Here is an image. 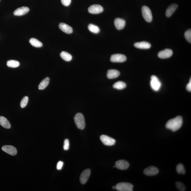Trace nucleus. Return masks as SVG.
<instances>
[{
  "label": "nucleus",
  "mask_w": 191,
  "mask_h": 191,
  "mask_svg": "<svg viewBox=\"0 0 191 191\" xmlns=\"http://www.w3.org/2000/svg\"><path fill=\"white\" fill-rule=\"evenodd\" d=\"M183 124V119L181 116H178L176 118L169 120L166 124V128L173 132L176 131L181 127Z\"/></svg>",
  "instance_id": "obj_1"
},
{
  "label": "nucleus",
  "mask_w": 191,
  "mask_h": 191,
  "mask_svg": "<svg viewBox=\"0 0 191 191\" xmlns=\"http://www.w3.org/2000/svg\"><path fill=\"white\" fill-rule=\"evenodd\" d=\"M74 122L78 128L83 130L85 128V124L84 116L81 113H78L74 117Z\"/></svg>",
  "instance_id": "obj_2"
},
{
  "label": "nucleus",
  "mask_w": 191,
  "mask_h": 191,
  "mask_svg": "<svg viewBox=\"0 0 191 191\" xmlns=\"http://www.w3.org/2000/svg\"><path fill=\"white\" fill-rule=\"evenodd\" d=\"M141 12L145 20L148 22H151L153 19V16L150 9L147 6H143L141 8Z\"/></svg>",
  "instance_id": "obj_3"
},
{
  "label": "nucleus",
  "mask_w": 191,
  "mask_h": 191,
  "mask_svg": "<svg viewBox=\"0 0 191 191\" xmlns=\"http://www.w3.org/2000/svg\"><path fill=\"white\" fill-rule=\"evenodd\" d=\"M116 189L118 191H132L133 185L131 184L125 182L118 183L116 186Z\"/></svg>",
  "instance_id": "obj_4"
},
{
  "label": "nucleus",
  "mask_w": 191,
  "mask_h": 191,
  "mask_svg": "<svg viewBox=\"0 0 191 191\" xmlns=\"http://www.w3.org/2000/svg\"><path fill=\"white\" fill-rule=\"evenodd\" d=\"M150 84L152 89L156 91H158L162 86L160 81L155 75L152 76Z\"/></svg>",
  "instance_id": "obj_5"
},
{
  "label": "nucleus",
  "mask_w": 191,
  "mask_h": 191,
  "mask_svg": "<svg viewBox=\"0 0 191 191\" xmlns=\"http://www.w3.org/2000/svg\"><path fill=\"white\" fill-rule=\"evenodd\" d=\"M100 139L104 144L107 146H113L116 142V141L114 139L105 135L101 136Z\"/></svg>",
  "instance_id": "obj_6"
},
{
  "label": "nucleus",
  "mask_w": 191,
  "mask_h": 191,
  "mask_svg": "<svg viewBox=\"0 0 191 191\" xmlns=\"http://www.w3.org/2000/svg\"><path fill=\"white\" fill-rule=\"evenodd\" d=\"M110 60L113 62H123L126 61V57L123 54H115L111 56Z\"/></svg>",
  "instance_id": "obj_7"
},
{
  "label": "nucleus",
  "mask_w": 191,
  "mask_h": 191,
  "mask_svg": "<svg viewBox=\"0 0 191 191\" xmlns=\"http://www.w3.org/2000/svg\"><path fill=\"white\" fill-rule=\"evenodd\" d=\"M103 11V8L102 6L98 4H94L91 5L88 8V11L92 14H98L101 13Z\"/></svg>",
  "instance_id": "obj_8"
},
{
  "label": "nucleus",
  "mask_w": 191,
  "mask_h": 191,
  "mask_svg": "<svg viewBox=\"0 0 191 191\" xmlns=\"http://www.w3.org/2000/svg\"><path fill=\"white\" fill-rule=\"evenodd\" d=\"M91 170L90 169H87L84 170L81 173L80 177V183L83 185L85 184L89 178Z\"/></svg>",
  "instance_id": "obj_9"
},
{
  "label": "nucleus",
  "mask_w": 191,
  "mask_h": 191,
  "mask_svg": "<svg viewBox=\"0 0 191 191\" xmlns=\"http://www.w3.org/2000/svg\"><path fill=\"white\" fill-rule=\"evenodd\" d=\"M159 172V169L157 167L151 166L144 169V173L147 176H152L158 174Z\"/></svg>",
  "instance_id": "obj_10"
},
{
  "label": "nucleus",
  "mask_w": 191,
  "mask_h": 191,
  "mask_svg": "<svg viewBox=\"0 0 191 191\" xmlns=\"http://www.w3.org/2000/svg\"><path fill=\"white\" fill-rule=\"evenodd\" d=\"M173 51L170 49H167L161 51L158 53V56L159 58L164 59L169 58L172 56Z\"/></svg>",
  "instance_id": "obj_11"
},
{
  "label": "nucleus",
  "mask_w": 191,
  "mask_h": 191,
  "mask_svg": "<svg viewBox=\"0 0 191 191\" xmlns=\"http://www.w3.org/2000/svg\"><path fill=\"white\" fill-rule=\"evenodd\" d=\"M129 164L125 160H119L115 164L116 167L117 169L121 170L126 169L129 167Z\"/></svg>",
  "instance_id": "obj_12"
},
{
  "label": "nucleus",
  "mask_w": 191,
  "mask_h": 191,
  "mask_svg": "<svg viewBox=\"0 0 191 191\" xmlns=\"http://www.w3.org/2000/svg\"><path fill=\"white\" fill-rule=\"evenodd\" d=\"M2 150L11 155H15L17 153V150L15 147L8 145L3 146L2 147Z\"/></svg>",
  "instance_id": "obj_13"
},
{
  "label": "nucleus",
  "mask_w": 191,
  "mask_h": 191,
  "mask_svg": "<svg viewBox=\"0 0 191 191\" xmlns=\"http://www.w3.org/2000/svg\"><path fill=\"white\" fill-rule=\"evenodd\" d=\"M29 10V8L27 7H21L16 9L14 12V14L15 16H21L27 14Z\"/></svg>",
  "instance_id": "obj_14"
},
{
  "label": "nucleus",
  "mask_w": 191,
  "mask_h": 191,
  "mask_svg": "<svg viewBox=\"0 0 191 191\" xmlns=\"http://www.w3.org/2000/svg\"><path fill=\"white\" fill-rule=\"evenodd\" d=\"M114 24L117 29L121 30L124 28L125 26V21L124 19L117 18L114 20Z\"/></svg>",
  "instance_id": "obj_15"
},
{
  "label": "nucleus",
  "mask_w": 191,
  "mask_h": 191,
  "mask_svg": "<svg viewBox=\"0 0 191 191\" xmlns=\"http://www.w3.org/2000/svg\"><path fill=\"white\" fill-rule=\"evenodd\" d=\"M134 46L137 48L145 49H149L151 46L149 42L145 41L136 42Z\"/></svg>",
  "instance_id": "obj_16"
},
{
  "label": "nucleus",
  "mask_w": 191,
  "mask_h": 191,
  "mask_svg": "<svg viewBox=\"0 0 191 191\" xmlns=\"http://www.w3.org/2000/svg\"><path fill=\"white\" fill-rule=\"evenodd\" d=\"M59 27L60 29L65 33L67 34L72 33L73 31L72 28L68 25L64 23H60Z\"/></svg>",
  "instance_id": "obj_17"
},
{
  "label": "nucleus",
  "mask_w": 191,
  "mask_h": 191,
  "mask_svg": "<svg viewBox=\"0 0 191 191\" xmlns=\"http://www.w3.org/2000/svg\"><path fill=\"white\" fill-rule=\"evenodd\" d=\"M120 73L118 70L111 69L108 70L107 73V77L109 79L116 78L119 76Z\"/></svg>",
  "instance_id": "obj_18"
},
{
  "label": "nucleus",
  "mask_w": 191,
  "mask_h": 191,
  "mask_svg": "<svg viewBox=\"0 0 191 191\" xmlns=\"http://www.w3.org/2000/svg\"><path fill=\"white\" fill-rule=\"evenodd\" d=\"M178 5L176 4H171L169 7L166 10V15L167 17H170L174 13V12L178 8Z\"/></svg>",
  "instance_id": "obj_19"
},
{
  "label": "nucleus",
  "mask_w": 191,
  "mask_h": 191,
  "mask_svg": "<svg viewBox=\"0 0 191 191\" xmlns=\"http://www.w3.org/2000/svg\"><path fill=\"white\" fill-rule=\"evenodd\" d=\"M0 125L5 129L10 128L11 125L9 122L4 117L0 116Z\"/></svg>",
  "instance_id": "obj_20"
},
{
  "label": "nucleus",
  "mask_w": 191,
  "mask_h": 191,
  "mask_svg": "<svg viewBox=\"0 0 191 191\" xmlns=\"http://www.w3.org/2000/svg\"><path fill=\"white\" fill-rule=\"evenodd\" d=\"M50 81L49 77H46L41 82L38 86V89L40 90H43L47 87Z\"/></svg>",
  "instance_id": "obj_21"
},
{
  "label": "nucleus",
  "mask_w": 191,
  "mask_h": 191,
  "mask_svg": "<svg viewBox=\"0 0 191 191\" xmlns=\"http://www.w3.org/2000/svg\"><path fill=\"white\" fill-rule=\"evenodd\" d=\"M30 43L32 45L36 47H42V44L36 38H31L29 40Z\"/></svg>",
  "instance_id": "obj_22"
},
{
  "label": "nucleus",
  "mask_w": 191,
  "mask_h": 191,
  "mask_svg": "<svg viewBox=\"0 0 191 191\" xmlns=\"http://www.w3.org/2000/svg\"><path fill=\"white\" fill-rule=\"evenodd\" d=\"M126 85L124 82L122 81H118L113 85V87L116 89L121 90L126 87Z\"/></svg>",
  "instance_id": "obj_23"
},
{
  "label": "nucleus",
  "mask_w": 191,
  "mask_h": 191,
  "mask_svg": "<svg viewBox=\"0 0 191 191\" xmlns=\"http://www.w3.org/2000/svg\"><path fill=\"white\" fill-rule=\"evenodd\" d=\"M60 56L66 61H70L72 60V57L70 54L65 51H62L60 54Z\"/></svg>",
  "instance_id": "obj_24"
},
{
  "label": "nucleus",
  "mask_w": 191,
  "mask_h": 191,
  "mask_svg": "<svg viewBox=\"0 0 191 191\" xmlns=\"http://www.w3.org/2000/svg\"><path fill=\"white\" fill-rule=\"evenodd\" d=\"M6 65L7 66L11 68H17L19 66V61L16 60H10L7 61Z\"/></svg>",
  "instance_id": "obj_25"
},
{
  "label": "nucleus",
  "mask_w": 191,
  "mask_h": 191,
  "mask_svg": "<svg viewBox=\"0 0 191 191\" xmlns=\"http://www.w3.org/2000/svg\"><path fill=\"white\" fill-rule=\"evenodd\" d=\"M88 30L91 32L97 34L100 31V28L98 26L92 24H90L88 25Z\"/></svg>",
  "instance_id": "obj_26"
},
{
  "label": "nucleus",
  "mask_w": 191,
  "mask_h": 191,
  "mask_svg": "<svg viewBox=\"0 0 191 191\" xmlns=\"http://www.w3.org/2000/svg\"><path fill=\"white\" fill-rule=\"evenodd\" d=\"M176 170L179 174H185V167L181 164H179L177 166Z\"/></svg>",
  "instance_id": "obj_27"
},
{
  "label": "nucleus",
  "mask_w": 191,
  "mask_h": 191,
  "mask_svg": "<svg viewBox=\"0 0 191 191\" xmlns=\"http://www.w3.org/2000/svg\"><path fill=\"white\" fill-rule=\"evenodd\" d=\"M28 101V97L27 96L23 97L20 102V106L22 108H24L27 105Z\"/></svg>",
  "instance_id": "obj_28"
},
{
  "label": "nucleus",
  "mask_w": 191,
  "mask_h": 191,
  "mask_svg": "<svg viewBox=\"0 0 191 191\" xmlns=\"http://www.w3.org/2000/svg\"><path fill=\"white\" fill-rule=\"evenodd\" d=\"M185 36L187 41L191 43V30L189 29L185 32Z\"/></svg>",
  "instance_id": "obj_29"
},
{
  "label": "nucleus",
  "mask_w": 191,
  "mask_h": 191,
  "mask_svg": "<svg viewBox=\"0 0 191 191\" xmlns=\"http://www.w3.org/2000/svg\"><path fill=\"white\" fill-rule=\"evenodd\" d=\"M176 185L177 188L178 190L180 191H185V185L181 182H177L176 183Z\"/></svg>",
  "instance_id": "obj_30"
},
{
  "label": "nucleus",
  "mask_w": 191,
  "mask_h": 191,
  "mask_svg": "<svg viewBox=\"0 0 191 191\" xmlns=\"http://www.w3.org/2000/svg\"><path fill=\"white\" fill-rule=\"evenodd\" d=\"M70 148V143L68 139H65L64 142L63 149L65 150H67Z\"/></svg>",
  "instance_id": "obj_31"
},
{
  "label": "nucleus",
  "mask_w": 191,
  "mask_h": 191,
  "mask_svg": "<svg viewBox=\"0 0 191 191\" xmlns=\"http://www.w3.org/2000/svg\"><path fill=\"white\" fill-rule=\"evenodd\" d=\"M62 4L65 6H68L70 4L71 0H61Z\"/></svg>",
  "instance_id": "obj_32"
},
{
  "label": "nucleus",
  "mask_w": 191,
  "mask_h": 191,
  "mask_svg": "<svg viewBox=\"0 0 191 191\" xmlns=\"http://www.w3.org/2000/svg\"><path fill=\"white\" fill-rule=\"evenodd\" d=\"M63 165V162L62 161H59L57 163V169L58 170H61L62 168Z\"/></svg>",
  "instance_id": "obj_33"
},
{
  "label": "nucleus",
  "mask_w": 191,
  "mask_h": 191,
  "mask_svg": "<svg viewBox=\"0 0 191 191\" xmlns=\"http://www.w3.org/2000/svg\"><path fill=\"white\" fill-rule=\"evenodd\" d=\"M186 88L188 91H191V79H190V82L187 85Z\"/></svg>",
  "instance_id": "obj_34"
},
{
  "label": "nucleus",
  "mask_w": 191,
  "mask_h": 191,
  "mask_svg": "<svg viewBox=\"0 0 191 191\" xmlns=\"http://www.w3.org/2000/svg\"><path fill=\"white\" fill-rule=\"evenodd\" d=\"M113 189H116V187H114H114H113Z\"/></svg>",
  "instance_id": "obj_35"
}]
</instances>
